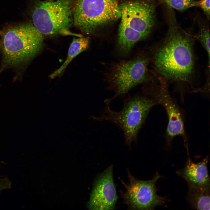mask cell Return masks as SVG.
<instances>
[{
	"label": "cell",
	"instance_id": "obj_1",
	"mask_svg": "<svg viewBox=\"0 0 210 210\" xmlns=\"http://www.w3.org/2000/svg\"><path fill=\"white\" fill-rule=\"evenodd\" d=\"M172 17L164 40L154 55V67L166 79L186 81L194 71L193 40L192 35L180 27Z\"/></svg>",
	"mask_w": 210,
	"mask_h": 210
},
{
	"label": "cell",
	"instance_id": "obj_2",
	"mask_svg": "<svg viewBox=\"0 0 210 210\" xmlns=\"http://www.w3.org/2000/svg\"><path fill=\"white\" fill-rule=\"evenodd\" d=\"M0 71L26 65L42 50L43 36L30 23L7 24L0 30Z\"/></svg>",
	"mask_w": 210,
	"mask_h": 210
},
{
	"label": "cell",
	"instance_id": "obj_3",
	"mask_svg": "<svg viewBox=\"0 0 210 210\" xmlns=\"http://www.w3.org/2000/svg\"><path fill=\"white\" fill-rule=\"evenodd\" d=\"M153 0H134L120 5L121 20L117 42L119 52L126 55L134 45L149 35L155 23Z\"/></svg>",
	"mask_w": 210,
	"mask_h": 210
},
{
	"label": "cell",
	"instance_id": "obj_4",
	"mask_svg": "<svg viewBox=\"0 0 210 210\" xmlns=\"http://www.w3.org/2000/svg\"><path fill=\"white\" fill-rule=\"evenodd\" d=\"M103 112L93 118L99 121L109 122L121 129L125 143L130 146L136 140L139 132L144 124L150 111L157 104L149 97L136 96L125 101L123 108L119 111L112 110L110 103L105 102Z\"/></svg>",
	"mask_w": 210,
	"mask_h": 210
},
{
	"label": "cell",
	"instance_id": "obj_5",
	"mask_svg": "<svg viewBox=\"0 0 210 210\" xmlns=\"http://www.w3.org/2000/svg\"><path fill=\"white\" fill-rule=\"evenodd\" d=\"M73 1H35L31 11L33 24L43 36L70 35L82 36L69 30L73 24Z\"/></svg>",
	"mask_w": 210,
	"mask_h": 210
},
{
	"label": "cell",
	"instance_id": "obj_6",
	"mask_svg": "<svg viewBox=\"0 0 210 210\" xmlns=\"http://www.w3.org/2000/svg\"><path fill=\"white\" fill-rule=\"evenodd\" d=\"M73 25L90 35L101 26L120 17L119 0H74Z\"/></svg>",
	"mask_w": 210,
	"mask_h": 210
},
{
	"label": "cell",
	"instance_id": "obj_7",
	"mask_svg": "<svg viewBox=\"0 0 210 210\" xmlns=\"http://www.w3.org/2000/svg\"><path fill=\"white\" fill-rule=\"evenodd\" d=\"M129 183L122 181L125 191L121 192L124 203L131 209L153 210L159 206H164L166 198L157 194L156 184L161 176L157 172L148 181L137 179L128 170Z\"/></svg>",
	"mask_w": 210,
	"mask_h": 210
},
{
	"label": "cell",
	"instance_id": "obj_8",
	"mask_svg": "<svg viewBox=\"0 0 210 210\" xmlns=\"http://www.w3.org/2000/svg\"><path fill=\"white\" fill-rule=\"evenodd\" d=\"M148 60L144 56L122 62L114 65L111 71L109 79L116 94L109 102L117 96L126 93L132 88L148 79Z\"/></svg>",
	"mask_w": 210,
	"mask_h": 210
},
{
	"label": "cell",
	"instance_id": "obj_9",
	"mask_svg": "<svg viewBox=\"0 0 210 210\" xmlns=\"http://www.w3.org/2000/svg\"><path fill=\"white\" fill-rule=\"evenodd\" d=\"M148 93L149 97L157 104L162 106L167 115L168 123L165 135L167 147H169L173 139L179 136L182 137L186 148H188V140L185 129L183 113L175 100L171 96L167 86L162 84L152 88Z\"/></svg>",
	"mask_w": 210,
	"mask_h": 210
},
{
	"label": "cell",
	"instance_id": "obj_10",
	"mask_svg": "<svg viewBox=\"0 0 210 210\" xmlns=\"http://www.w3.org/2000/svg\"><path fill=\"white\" fill-rule=\"evenodd\" d=\"M118 198L111 165L97 177L88 207L91 210H113Z\"/></svg>",
	"mask_w": 210,
	"mask_h": 210
},
{
	"label": "cell",
	"instance_id": "obj_11",
	"mask_svg": "<svg viewBox=\"0 0 210 210\" xmlns=\"http://www.w3.org/2000/svg\"><path fill=\"white\" fill-rule=\"evenodd\" d=\"M188 159L184 167L177 171V174L183 178L188 187H210V179L207 169L209 161L206 156L198 163L193 162L191 159L189 152Z\"/></svg>",
	"mask_w": 210,
	"mask_h": 210
},
{
	"label": "cell",
	"instance_id": "obj_12",
	"mask_svg": "<svg viewBox=\"0 0 210 210\" xmlns=\"http://www.w3.org/2000/svg\"><path fill=\"white\" fill-rule=\"evenodd\" d=\"M188 187L187 199L191 207L197 210H210V187Z\"/></svg>",
	"mask_w": 210,
	"mask_h": 210
},
{
	"label": "cell",
	"instance_id": "obj_13",
	"mask_svg": "<svg viewBox=\"0 0 210 210\" xmlns=\"http://www.w3.org/2000/svg\"><path fill=\"white\" fill-rule=\"evenodd\" d=\"M89 40L86 37L82 36L74 38L69 48L68 55L65 61L60 67L50 75L49 77L52 79L62 74L71 60L86 50L89 47Z\"/></svg>",
	"mask_w": 210,
	"mask_h": 210
},
{
	"label": "cell",
	"instance_id": "obj_14",
	"mask_svg": "<svg viewBox=\"0 0 210 210\" xmlns=\"http://www.w3.org/2000/svg\"><path fill=\"white\" fill-rule=\"evenodd\" d=\"M164 0L170 7L180 11L197 6V1L194 0Z\"/></svg>",
	"mask_w": 210,
	"mask_h": 210
},
{
	"label": "cell",
	"instance_id": "obj_15",
	"mask_svg": "<svg viewBox=\"0 0 210 210\" xmlns=\"http://www.w3.org/2000/svg\"><path fill=\"white\" fill-rule=\"evenodd\" d=\"M197 37L207 53L208 58V68L210 65V33L208 29L204 28L200 30Z\"/></svg>",
	"mask_w": 210,
	"mask_h": 210
},
{
	"label": "cell",
	"instance_id": "obj_16",
	"mask_svg": "<svg viewBox=\"0 0 210 210\" xmlns=\"http://www.w3.org/2000/svg\"><path fill=\"white\" fill-rule=\"evenodd\" d=\"M210 0H201L197 1V6L200 7L209 19L210 14Z\"/></svg>",
	"mask_w": 210,
	"mask_h": 210
},
{
	"label": "cell",
	"instance_id": "obj_17",
	"mask_svg": "<svg viewBox=\"0 0 210 210\" xmlns=\"http://www.w3.org/2000/svg\"><path fill=\"white\" fill-rule=\"evenodd\" d=\"M54 0H46V1L49 2H52Z\"/></svg>",
	"mask_w": 210,
	"mask_h": 210
}]
</instances>
